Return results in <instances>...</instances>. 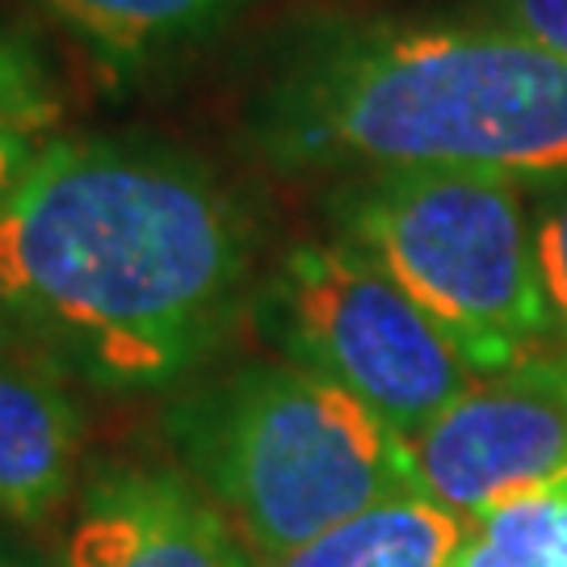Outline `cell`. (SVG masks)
<instances>
[{
    "label": "cell",
    "mask_w": 567,
    "mask_h": 567,
    "mask_svg": "<svg viewBox=\"0 0 567 567\" xmlns=\"http://www.w3.org/2000/svg\"><path fill=\"white\" fill-rule=\"evenodd\" d=\"M42 143L47 140H42V131H34V126H4L0 122V206L18 189V182L25 177V168L34 164Z\"/></svg>",
    "instance_id": "9a60e30c"
},
{
    "label": "cell",
    "mask_w": 567,
    "mask_h": 567,
    "mask_svg": "<svg viewBox=\"0 0 567 567\" xmlns=\"http://www.w3.org/2000/svg\"><path fill=\"white\" fill-rule=\"evenodd\" d=\"M60 567H261L185 471L105 463L81 484Z\"/></svg>",
    "instance_id": "52a82bcc"
},
{
    "label": "cell",
    "mask_w": 567,
    "mask_h": 567,
    "mask_svg": "<svg viewBox=\"0 0 567 567\" xmlns=\"http://www.w3.org/2000/svg\"><path fill=\"white\" fill-rule=\"evenodd\" d=\"M0 567H47V564L34 559V555H25V550H18L9 538H0Z\"/></svg>",
    "instance_id": "e0dca14e"
},
{
    "label": "cell",
    "mask_w": 567,
    "mask_h": 567,
    "mask_svg": "<svg viewBox=\"0 0 567 567\" xmlns=\"http://www.w3.org/2000/svg\"><path fill=\"white\" fill-rule=\"evenodd\" d=\"M529 185L534 206V231H538V265H543V290H547L555 337L567 341V173L538 177Z\"/></svg>",
    "instance_id": "7c38bea8"
},
{
    "label": "cell",
    "mask_w": 567,
    "mask_h": 567,
    "mask_svg": "<svg viewBox=\"0 0 567 567\" xmlns=\"http://www.w3.org/2000/svg\"><path fill=\"white\" fill-rule=\"evenodd\" d=\"M114 63H140L198 39L240 0H42Z\"/></svg>",
    "instance_id": "30bf717a"
},
{
    "label": "cell",
    "mask_w": 567,
    "mask_h": 567,
    "mask_svg": "<svg viewBox=\"0 0 567 567\" xmlns=\"http://www.w3.org/2000/svg\"><path fill=\"white\" fill-rule=\"evenodd\" d=\"M450 567H567V471L475 517Z\"/></svg>",
    "instance_id": "8fae6325"
},
{
    "label": "cell",
    "mask_w": 567,
    "mask_h": 567,
    "mask_svg": "<svg viewBox=\"0 0 567 567\" xmlns=\"http://www.w3.org/2000/svg\"><path fill=\"white\" fill-rule=\"evenodd\" d=\"M286 168L567 173V60L501 21H379L307 42L257 110Z\"/></svg>",
    "instance_id": "7a4b0ae2"
},
{
    "label": "cell",
    "mask_w": 567,
    "mask_h": 567,
    "mask_svg": "<svg viewBox=\"0 0 567 567\" xmlns=\"http://www.w3.org/2000/svg\"><path fill=\"white\" fill-rule=\"evenodd\" d=\"M265 311L290 362L344 386L404 442L480 379L446 328L344 236L295 244Z\"/></svg>",
    "instance_id": "5b68a950"
},
{
    "label": "cell",
    "mask_w": 567,
    "mask_h": 567,
    "mask_svg": "<svg viewBox=\"0 0 567 567\" xmlns=\"http://www.w3.org/2000/svg\"><path fill=\"white\" fill-rule=\"evenodd\" d=\"M168 433L257 564L421 492L404 437L299 362H244L210 379L168 412Z\"/></svg>",
    "instance_id": "3957f363"
},
{
    "label": "cell",
    "mask_w": 567,
    "mask_h": 567,
    "mask_svg": "<svg viewBox=\"0 0 567 567\" xmlns=\"http://www.w3.org/2000/svg\"><path fill=\"white\" fill-rule=\"evenodd\" d=\"M84 416L51 353H0V517L42 526L81 480Z\"/></svg>",
    "instance_id": "ba28073f"
},
{
    "label": "cell",
    "mask_w": 567,
    "mask_h": 567,
    "mask_svg": "<svg viewBox=\"0 0 567 567\" xmlns=\"http://www.w3.org/2000/svg\"><path fill=\"white\" fill-rule=\"evenodd\" d=\"M0 353H42V344L34 341L18 303L4 295V286H0Z\"/></svg>",
    "instance_id": "2e32d148"
},
{
    "label": "cell",
    "mask_w": 567,
    "mask_h": 567,
    "mask_svg": "<svg viewBox=\"0 0 567 567\" xmlns=\"http://www.w3.org/2000/svg\"><path fill=\"white\" fill-rule=\"evenodd\" d=\"M421 496L463 526L567 471V353L487 370L408 442Z\"/></svg>",
    "instance_id": "8992f818"
},
{
    "label": "cell",
    "mask_w": 567,
    "mask_h": 567,
    "mask_svg": "<svg viewBox=\"0 0 567 567\" xmlns=\"http://www.w3.org/2000/svg\"><path fill=\"white\" fill-rule=\"evenodd\" d=\"M466 526L429 496H395L261 567H450Z\"/></svg>",
    "instance_id": "9c48e42d"
},
{
    "label": "cell",
    "mask_w": 567,
    "mask_h": 567,
    "mask_svg": "<svg viewBox=\"0 0 567 567\" xmlns=\"http://www.w3.org/2000/svg\"><path fill=\"white\" fill-rule=\"evenodd\" d=\"M365 248L487 374L555 337L529 185L496 173H379L332 198Z\"/></svg>",
    "instance_id": "277c9868"
},
{
    "label": "cell",
    "mask_w": 567,
    "mask_h": 567,
    "mask_svg": "<svg viewBox=\"0 0 567 567\" xmlns=\"http://www.w3.org/2000/svg\"><path fill=\"white\" fill-rule=\"evenodd\" d=\"M248 224L215 173L135 140H47L0 206V286L63 370L156 391L215 353Z\"/></svg>",
    "instance_id": "6da1fadb"
},
{
    "label": "cell",
    "mask_w": 567,
    "mask_h": 567,
    "mask_svg": "<svg viewBox=\"0 0 567 567\" xmlns=\"http://www.w3.org/2000/svg\"><path fill=\"white\" fill-rule=\"evenodd\" d=\"M60 118V97L39 55L0 30V122L4 126H34L47 131Z\"/></svg>",
    "instance_id": "4fadbf2b"
},
{
    "label": "cell",
    "mask_w": 567,
    "mask_h": 567,
    "mask_svg": "<svg viewBox=\"0 0 567 567\" xmlns=\"http://www.w3.org/2000/svg\"><path fill=\"white\" fill-rule=\"evenodd\" d=\"M501 25H513L567 60V0H492Z\"/></svg>",
    "instance_id": "5bb4252c"
}]
</instances>
